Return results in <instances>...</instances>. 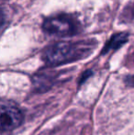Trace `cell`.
<instances>
[{"label": "cell", "instance_id": "1", "mask_svg": "<svg viewBox=\"0 0 134 135\" xmlns=\"http://www.w3.org/2000/svg\"><path fill=\"white\" fill-rule=\"evenodd\" d=\"M81 43L60 42L51 46L45 52V60L51 64L65 62L68 60L78 58L83 52H87Z\"/></svg>", "mask_w": 134, "mask_h": 135}, {"label": "cell", "instance_id": "2", "mask_svg": "<svg viewBox=\"0 0 134 135\" xmlns=\"http://www.w3.org/2000/svg\"><path fill=\"white\" fill-rule=\"evenodd\" d=\"M43 30L50 35L65 37L76 33L77 23L71 17L60 15L46 18L43 23Z\"/></svg>", "mask_w": 134, "mask_h": 135}, {"label": "cell", "instance_id": "3", "mask_svg": "<svg viewBox=\"0 0 134 135\" xmlns=\"http://www.w3.org/2000/svg\"><path fill=\"white\" fill-rule=\"evenodd\" d=\"M22 114L18 108L10 105L1 107V129L3 132L18 128L22 122Z\"/></svg>", "mask_w": 134, "mask_h": 135}, {"label": "cell", "instance_id": "4", "mask_svg": "<svg viewBox=\"0 0 134 135\" xmlns=\"http://www.w3.org/2000/svg\"><path fill=\"white\" fill-rule=\"evenodd\" d=\"M128 41V35L126 33H120L117 35L113 36L111 41L107 43L106 50L104 52H107V50H111V49H117L118 47L121 46L123 43H125Z\"/></svg>", "mask_w": 134, "mask_h": 135}]
</instances>
